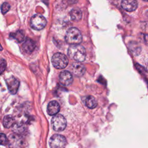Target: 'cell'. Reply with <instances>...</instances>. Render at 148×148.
Masks as SVG:
<instances>
[{"instance_id":"19","label":"cell","mask_w":148,"mask_h":148,"mask_svg":"<svg viewBox=\"0 0 148 148\" xmlns=\"http://www.w3.org/2000/svg\"><path fill=\"white\" fill-rule=\"evenodd\" d=\"M1 9L2 13L5 14L6 13H7L9 11V9H10V5L8 2H4L1 5Z\"/></svg>"},{"instance_id":"2","label":"cell","mask_w":148,"mask_h":148,"mask_svg":"<svg viewBox=\"0 0 148 148\" xmlns=\"http://www.w3.org/2000/svg\"><path fill=\"white\" fill-rule=\"evenodd\" d=\"M65 39L70 45L80 44L82 40V36L80 31L75 27L69 28L66 32Z\"/></svg>"},{"instance_id":"22","label":"cell","mask_w":148,"mask_h":148,"mask_svg":"<svg viewBox=\"0 0 148 148\" xmlns=\"http://www.w3.org/2000/svg\"><path fill=\"white\" fill-rule=\"evenodd\" d=\"M144 37H143V39H144V41L145 42V43L148 45V35H143Z\"/></svg>"},{"instance_id":"5","label":"cell","mask_w":148,"mask_h":148,"mask_svg":"<svg viewBox=\"0 0 148 148\" xmlns=\"http://www.w3.org/2000/svg\"><path fill=\"white\" fill-rule=\"evenodd\" d=\"M47 24L46 19L40 14H35L31 19L30 25L32 28L35 30H41L45 27Z\"/></svg>"},{"instance_id":"6","label":"cell","mask_w":148,"mask_h":148,"mask_svg":"<svg viewBox=\"0 0 148 148\" xmlns=\"http://www.w3.org/2000/svg\"><path fill=\"white\" fill-rule=\"evenodd\" d=\"M66 138L61 135L54 134L50 139L49 145L51 148H65L66 145Z\"/></svg>"},{"instance_id":"11","label":"cell","mask_w":148,"mask_h":148,"mask_svg":"<svg viewBox=\"0 0 148 148\" xmlns=\"http://www.w3.org/2000/svg\"><path fill=\"white\" fill-rule=\"evenodd\" d=\"M72 70L73 73L78 76H83L86 72V68L83 64L80 62H73L72 65Z\"/></svg>"},{"instance_id":"8","label":"cell","mask_w":148,"mask_h":148,"mask_svg":"<svg viewBox=\"0 0 148 148\" xmlns=\"http://www.w3.org/2000/svg\"><path fill=\"white\" fill-rule=\"evenodd\" d=\"M6 83L9 90V91L12 94H15L19 87V81L14 76H10L6 79Z\"/></svg>"},{"instance_id":"23","label":"cell","mask_w":148,"mask_h":148,"mask_svg":"<svg viewBox=\"0 0 148 148\" xmlns=\"http://www.w3.org/2000/svg\"><path fill=\"white\" fill-rule=\"evenodd\" d=\"M0 50H2V47H1V44H0Z\"/></svg>"},{"instance_id":"12","label":"cell","mask_w":148,"mask_h":148,"mask_svg":"<svg viewBox=\"0 0 148 148\" xmlns=\"http://www.w3.org/2000/svg\"><path fill=\"white\" fill-rule=\"evenodd\" d=\"M60 110V106L56 101L50 102L47 105V112L49 115L53 116L57 114Z\"/></svg>"},{"instance_id":"7","label":"cell","mask_w":148,"mask_h":148,"mask_svg":"<svg viewBox=\"0 0 148 148\" xmlns=\"http://www.w3.org/2000/svg\"><path fill=\"white\" fill-rule=\"evenodd\" d=\"M8 144L9 148H23L24 140L23 138L18 134L13 133L9 135Z\"/></svg>"},{"instance_id":"15","label":"cell","mask_w":148,"mask_h":148,"mask_svg":"<svg viewBox=\"0 0 148 148\" xmlns=\"http://www.w3.org/2000/svg\"><path fill=\"white\" fill-rule=\"evenodd\" d=\"M85 104L87 108L90 109H93L97 106V102L93 96L89 95L86 98Z\"/></svg>"},{"instance_id":"20","label":"cell","mask_w":148,"mask_h":148,"mask_svg":"<svg viewBox=\"0 0 148 148\" xmlns=\"http://www.w3.org/2000/svg\"><path fill=\"white\" fill-rule=\"evenodd\" d=\"M8 143V139L6 135L3 133H0V144L2 145H6Z\"/></svg>"},{"instance_id":"18","label":"cell","mask_w":148,"mask_h":148,"mask_svg":"<svg viewBox=\"0 0 148 148\" xmlns=\"http://www.w3.org/2000/svg\"><path fill=\"white\" fill-rule=\"evenodd\" d=\"M13 131H15L14 132L16 133V134L23 132V131H24V127L23 125H20V124H18L13 125Z\"/></svg>"},{"instance_id":"16","label":"cell","mask_w":148,"mask_h":148,"mask_svg":"<svg viewBox=\"0 0 148 148\" xmlns=\"http://www.w3.org/2000/svg\"><path fill=\"white\" fill-rule=\"evenodd\" d=\"M10 37L13 38L18 42H21L24 40V33L21 30H18L14 33H12L10 35Z\"/></svg>"},{"instance_id":"3","label":"cell","mask_w":148,"mask_h":148,"mask_svg":"<svg viewBox=\"0 0 148 148\" xmlns=\"http://www.w3.org/2000/svg\"><path fill=\"white\" fill-rule=\"evenodd\" d=\"M51 62L56 68L63 69L68 65V60L65 54L61 53H57L53 56Z\"/></svg>"},{"instance_id":"10","label":"cell","mask_w":148,"mask_h":148,"mask_svg":"<svg viewBox=\"0 0 148 148\" xmlns=\"http://www.w3.org/2000/svg\"><path fill=\"white\" fill-rule=\"evenodd\" d=\"M121 6L126 11L132 12L136 9L138 7V2L136 0H123L121 2Z\"/></svg>"},{"instance_id":"13","label":"cell","mask_w":148,"mask_h":148,"mask_svg":"<svg viewBox=\"0 0 148 148\" xmlns=\"http://www.w3.org/2000/svg\"><path fill=\"white\" fill-rule=\"evenodd\" d=\"M22 48L25 53L31 54L35 48V43L31 39L28 38L24 40L22 45Z\"/></svg>"},{"instance_id":"4","label":"cell","mask_w":148,"mask_h":148,"mask_svg":"<svg viewBox=\"0 0 148 148\" xmlns=\"http://www.w3.org/2000/svg\"><path fill=\"white\" fill-rule=\"evenodd\" d=\"M51 123L53 130L58 132L63 131L66 126V120L65 118L60 114H57L53 116Z\"/></svg>"},{"instance_id":"17","label":"cell","mask_w":148,"mask_h":148,"mask_svg":"<svg viewBox=\"0 0 148 148\" xmlns=\"http://www.w3.org/2000/svg\"><path fill=\"white\" fill-rule=\"evenodd\" d=\"M14 119L10 115H7L4 117L3 120V126L6 128H10L14 125Z\"/></svg>"},{"instance_id":"9","label":"cell","mask_w":148,"mask_h":148,"mask_svg":"<svg viewBox=\"0 0 148 148\" xmlns=\"http://www.w3.org/2000/svg\"><path fill=\"white\" fill-rule=\"evenodd\" d=\"M60 83L63 86H69L73 81V76L71 73L68 71H62L59 75Z\"/></svg>"},{"instance_id":"1","label":"cell","mask_w":148,"mask_h":148,"mask_svg":"<svg viewBox=\"0 0 148 148\" xmlns=\"http://www.w3.org/2000/svg\"><path fill=\"white\" fill-rule=\"evenodd\" d=\"M68 54L70 58L77 62H83L86 57V50L83 46L78 45H71L68 48Z\"/></svg>"},{"instance_id":"21","label":"cell","mask_w":148,"mask_h":148,"mask_svg":"<svg viewBox=\"0 0 148 148\" xmlns=\"http://www.w3.org/2000/svg\"><path fill=\"white\" fill-rule=\"evenodd\" d=\"M6 67V62L3 59H0V75L3 72Z\"/></svg>"},{"instance_id":"14","label":"cell","mask_w":148,"mask_h":148,"mask_svg":"<svg viewBox=\"0 0 148 148\" xmlns=\"http://www.w3.org/2000/svg\"><path fill=\"white\" fill-rule=\"evenodd\" d=\"M71 19L74 21H79L82 17V12L79 8H75L70 12Z\"/></svg>"},{"instance_id":"24","label":"cell","mask_w":148,"mask_h":148,"mask_svg":"<svg viewBox=\"0 0 148 148\" xmlns=\"http://www.w3.org/2000/svg\"><path fill=\"white\" fill-rule=\"evenodd\" d=\"M144 1H148V0H144Z\"/></svg>"}]
</instances>
